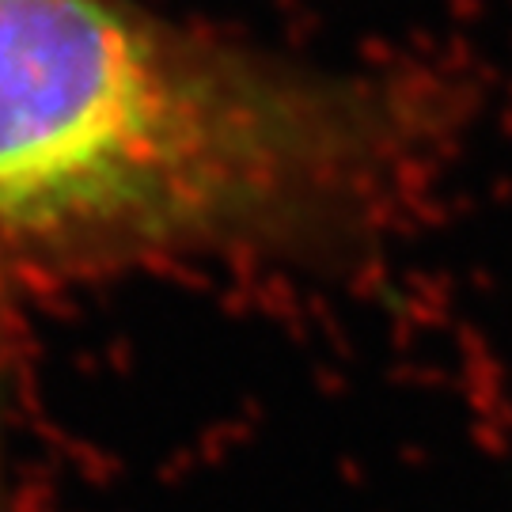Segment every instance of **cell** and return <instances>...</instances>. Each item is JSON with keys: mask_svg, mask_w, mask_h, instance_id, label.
<instances>
[{"mask_svg": "<svg viewBox=\"0 0 512 512\" xmlns=\"http://www.w3.org/2000/svg\"><path fill=\"white\" fill-rule=\"evenodd\" d=\"M448 122L418 76L308 65L145 0H0V274L346 262Z\"/></svg>", "mask_w": 512, "mask_h": 512, "instance_id": "1", "label": "cell"}, {"mask_svg": "<svg viewBox=\"0 0 512 512\" xmlns=\"http://www.w3.org/2000/svg\"><path fill=\"white\" fill-rule=\"evenodd\" d=\"M0 512H16L8 494V384H4V365H0Z\"/></svg>", "mask_w": 512, "mask_h": 512, "instance_id": "2", "label": "cell"}]
</instances>
